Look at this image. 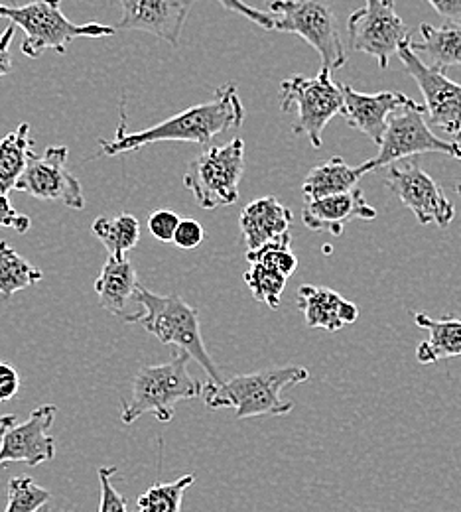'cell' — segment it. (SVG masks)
I'll use <instances>...</instances> for the list:
<instances>
[{"instance_id":"1","label":"cell","mask_w":461,"mask_h":512,"mask_svg":"<svg viewBox=\"0 0 461 512\" xmlns=\"http://www.w3.org/2000/svg\"><path fill=\"white\" fill-rule=\"evenodd\" d=\"M245 121V107L241 103L235 83L221 85L211 101L194 105L154 127L138 132H127V113L123 107L121 123L113 140H99L101 154L117 156L158 142H194L207 144L225 130L239 128Z\"/></svg>"},{"instance_id":"2","label":"cell","mask_w":461,"mask_h":512,"mask_svg":"<svg viewBox=\"0 0 461 512\" xmlns=\"http://www.w3.org/2000/svg\"><path fill=\"white\" fill-rule=\"evenodd\" d=\"M132 300L140 304V312L123 316L129 323L142 325L150 335H154L164 345H174L188 353L199 367L207 373L209 383H223L219 369L215 367L211 355L201 337L199 312L178 294H154L144 286H136Z\"/></svg>"},{"instance_id":"3","label":"cell","mask_w":461,"mask_h":512,"mask_svg":"<svg viewBox=\"0 0 461 512\" xmlns=\"http://www.w3.org/2000/svg\"><path fill=\"white\" fill-rule=\"evenodd\" d=\"M310 371L306 367H274L251 375H237L223 383L203 384L201 396L209 410L233 408L239 420L259 416L290 414L294 402L282 400V390L306 383Z\"/></svg>"},{"instance_id":"4","label":"cell","mask_w":461,"mask_h":512,"mask_svg":"<svg viewBox=\"0 0 461 512\" xmlns=\"http://www.w3.org/2000/svg\"><path fill=\"white\" fill-rule=\"evenodd\" d=\"M188 363L190 355L180 351L170 363L140 369L132 381L131 398L123 402V424L129 426L144 414L164 424L172 422L182 400L201 396L203 384L190 375Z\"/></svg>"},{"instance_id":"5","label":"cell","mask_w":461,"mask_h":512,"mask_svg":"<svg viewBox=\"0 0 461 512\" xmlns=\"http://www.w3.org/2000/svg\"><path fill=\"white\" fill-rule=\"evenodd\" d=\"M0 18L24 32L22 54L32 60L48 50L66 54L67 46L77 38H105L117 32L115 26L105 24H73L62 12V0H34L24 6L0 4Z\"/></svg>"},{"instance_id":"6","label":"cell","mask_w":461,"mask_h":512,"mask_svg":"<svg viewBox=\"0 0 461 512\" xmlns=\"http://www.w3.org/2000/svg\"><path fill=\"white\" fill-rule=\"evenodd\" d=\"M272 30L306 40L322 58V67L337 71L347 64L331 0H270Z\"/></svg>"},{"instance_id":"7","label":"cell","mask_w":461,"mask_h":512,"mask_svg":"<svg viewBox=\"0 0 461 512\" xmlns=\"http://www.w3.org/2000/svg\"><path fill=\"white\" fill-rule=\"evenodd\" d=\"M341 87L331 79L328 67H322L316 77L292 75L280 83V109L284 113L296 109L294 134H304L314 148L324 144V128L341 113Z\"/></svg>"},{"instance_id":"8","label":"cell","mask_w":461,"mask_h":512,"mask_svg":"<svg viewBox=\"0 0 461 512\" xmlns=\"http://www.w3.org/2000/svg\"><path fill=\"white\" fill-rule=\"evenodd\" d=\"M245 172V142L233 138L225 146H209L198 154L186 174L184 186L194 193L201 209L233 205Z\"/></svg>"},{"instance_id":"9","label":"cell","mask_w":461,"mask_h":512,"mask_svg":"<svg viewBox=\"0 0 461 512\" xmlns=\"http://www.w3.org/2000/svg\"><path fill=\"white\" fill-rule=\"evenodd\" d=\"M428 152H440L461 160L460 142L436 136L424 119V105L408 99L389 115L387 128L379 144V154L367 162L371 172H375L393 162L416 158Z\"/></svg>"},{"instance_id":"10","label":"cell","mask_w":461,"mask_h":512,"mask_svg":"<svg viewBox=\"0 0 461 512\" xmlns=\"http://www.w3.org/2000/svg\"><path fill=\"white\" fill-rule=\"evenodd\" d=\"M347 32L351 50L373 56L381 69H387L398 48L412 40L395 0H365V6L347 18Z\"/></svg>"},{"instance_id":"11","label":"cell","mask_w":461,"mask_h":512,"mask_svg":"<svg viewBox=\"0 0 461 512\" xmlns=\"http://www.w3.org/2000/svg\"><path fill=\"white\" fill-rule=\"evenodd\" d=\"M385 184L420 225H438L440 229L452 225L456 217L454 203L418 160L389 164Z\"/></svg>"},{"instance_id":"12","label":"cell","mask_w":461,"mask_h":512,"mask_svg":"<svg viewBox=\"0 0 461 512\" xmlns=\"http://www.w3.org/2000/svg\"><path fill=\"white\" fill-rule=\"evenodd\" d=\"M410 42H404L396 54L424 95V115L432 127L442 128L452 142L461 144V83L452 81L444 71L424 64L412 52Z\"/></svg>"},{"instance_id":"13","label":"cell","mask_w":461,"mask_h":512,"mask_svg":"<svg viewBox=\"0 0 461 512\" xmlns=\"http://www.w3.org/2000/svg\"><path fill=\"white\" fill-rule=\"evenodd\" d=\"M67 154L66 146H50L42 156H32L14 190L44 201H62L71 209H83V190L67 168Z\"/></svg>"},{"instance_id":"14","label":"cell","mask_w":461,"mask_h":512,"mask_svg":"<svg viewBox=\"0 0 461 512\" xmlns=\"http://www.w3.org/2000/svg\"><path fill=\"white\" fill-rule=\"evenodd\" d=\"M123 12L115 30L148 32L178 48L184 24L196 0H111Z\"/></svg>"},{"instance_id":"15","label":"cell","mask_w":461,"mask_h":512,"mask_svg":"<svg viewBox=\"0 0 461 512\" xmlns=\"http://www.w3.org/2000/svg\"><path fill=\"white\" fill-rule=\"evenodd\" d=\"M56 418V406H38L24 424H10L0 438V463L22 461L30 467L56 457V440L48 436Z\"/></svg>"},{"instance_id":"16","label":"cell","mask_w":461,"mask_h":512,"mask_svg":"<svg viewBox=\"0 0 461 512\" xmlns=\"http://www.w3.org/2000/svg\"><path fill=\"white\" fill-rule=\"evenodd\" d=\"M339 87L343 95L341 115L345 117L347 125L363 132L377 146L381 144L389 115L410 99L398 91H381V93L369 95V93L355 91L351 85H339Z\"/></svg>"},{"instance_id":"17","label":"cell","mask_w":461,"mask_h":512,"mask_svg":"<svg viewBox=\"0 0 461 512\" xmlns=\"http://www.w3.org/2000/svg\"><path fill=\"white\" fill-rule=\"evenodd\" d=\"M377 215L379 211L367 203L363 192L353 188L349 192L308 201L302 211V221L310 231L339 237L351 219L373 221L377 219Z\"/></svg>"},{"instance_id":"18","label":"cell","mask_w":461,"mask_h":512,"mask_svg":"<svg viewBox=\"0 0 461 512\" xmlns=\"http://www.w3.org/2000/svg\"><path fill=\"white\" fill-rule=\"evenodd\" d=\"M296 304L306 325L337 333L359 320V308L328 286L304 284L296 292Z\"/></svg>"},{"instance_id":"19","label":"cell","mask_w":461,"mask_h":512,"mask_svg":"<svg viewBox=\"0 0 461 512\" xmlns=\"http://www.w3.org/2000/svg\"><path fill=\"white\" fill-rule=\"evenodd\" d=\"M290 225L292 211L272 195L251 201L249 205H245L239 217V227L249 251H255L290 233Z\"/></svg>"},{"instance_id":"20","label":"cell","mask_w":461,"mask_h":512,"mask_svg":"<svg viewBox=\"0 0 461 512\" xmlns=\"http://www.w3.org/2000/svg\"><path fill=\"white\" fill-rule=\"evenodd\" d=\"M412 320L430 333L416 349V359L422 365H434L444 359L461 357V316L448 314L440 320L430 318L422 312H412Z\"/></svg>"},{"instance_id":"21","label":"cell","mask_w":461,"mask_h":512,"mask_svg":"<svg viewBox=\"0 0 461 512\" xmlns=\"http://www.w3.org/2000/svg\"><path fill=\"white\" fill-rule=\"evenodd\" d=\"M420 42H410L416 56H424L434 69L461 65V20H444L442 26L420 24Z\"/></svg>"},{"instance_id":"22","label":"cell","mask_w":461,"mask_h":512,"mask_svg":"<svg viewBox=\"0 0 461 512\" xmlns=\"http://www.w3.org/2000/svg\"><path fill=\"white\" fill-rule=\"evenodd\" d=\"M369 172H371L369 162H363L359 166H349L341 156H335L330 162L310 170V174L302 184V193L308 201H314L328 195L349 192Z\"/></svg>"},{"instance_id":"23","label":"cell","mask_w":461,"mask_h":512,"mask_svg":"<svg viewBox=\"0 0 461 512\" xmlns=\"http://www.w3.org/2000/svg\"><path fill=\"white\" fill-rule=\"evenodd\" d=\"M136 286L138 278L134 266L127 258L115 256L107 258L101 274L95 280V292L101 306L115 316H125V308L131 302Z\"/></svg>"},{"instance_id":"24","label":"cell","mask_w":461,"mask_h":512,"mask_svg":"<svg viewBox=\"0 0 461 512\" xmlns=\"http://www.w3.org/2000/svg\"><path fill=\"white\" fill-rule=\"evenodd\" d=\"M34 140L30 138V125L22 123L14 132L0 140V192L14 190L20 174L30 162Z\"/></svg>"},{"instance_id":"25","label":"cell","mask_w":461,"mask_h":512,"mask_svg":"<svg viewBox=\"0 0 461 512\" xmlns=\"http://www.w3.org/2000/svg\"><path fill=\"white\" fill-rule=\"evenodd\" d=\"M93 235L103 243L109 256L125 258L140 241V223L131 213H121L117 217H97Z\"/></svg>"},{"instance_id":"26","label":"cell","mask_w":461,"mask_h":512,"mask_svg":"<svg viewBox=\"0 0 461 512\" xmlns=\"http://www.w3.org/2000/svg\"><path fill=\"white\" fill-rule=\"evenodd\" d=\"M44 272L18 255L6 241H0V298L8 300L12 294L38 284Z\"/></svg>"},{"instance_id":"27","label":"cell","mask_w":461,"mask_h":512,"mask_svg":"<svg viewBox=\"0 0 461 512\" xmlns=\"http://www.w3.org/2000/svg\"><path fill=\"white\" fill-rule=\"evenodd\" d=\"M198 481L196 475H184L170 483H156L146 489L132 512H180L186 491Z\"/></svg>"},{"instance_id":"28","label":"cell","mask_w":461,"mask_h":512,"mask_svg":"<svg viewBox=\"0 0 461 512\" xmlns=\"http://www.w3.org/2000/svg\"><path fill=\"white\" fill-rule=\"evenodd\" d=\"M243 278L257 302H263L272 310H276L280 306V296L286 288L288 276H284L282 272H278L270 266L253 262Z\"/></svg>"},{"instance_id":"29","label":"cell","mask_w":461,"mask_h":512,"mask_svg":"<svg viewBox=\"0 0 461 512\" xmlns=\"http://www.w3.org/2000/svg\"><path fill=\"white\" fill-rule=\"evenodd\" d=\"M52 501L48 489L32 477H14L8 481V503L4 512H38Z\"/></svg>"},{"instance_id":"30","label":"cell","mask_w":461,"mask_h":512,"mask_svg":"<svg viewBox=\"0 0 461 512\" xmlns=\"http://www.w3.org/2000/svg\"><path fill=\"white\" fill-rule=\"evenodd\" d=\"M290 243H292V235L286 233L276 241H270L263 247L255 249V251H249L247 260L251 264L259 262L264 266H270V268H274V270H278V272H282L284 276L290 278L298 268V256L292 253Z\"/></svg>"},{"instance_id":"31","label":"cell","mask_w":461,"mask_h":512,"mask_svg":"<svg viewBox=\"0 0 461 512\" xmlns=\"http://www.w3.org/2000/svg\"><path fill=\"white\" fill-rule=\"evenodd\" d=\"M115 473H117V467H101L99 469V485H101L99 512H129L127 499L113 487Z\"/></svg>"},{"instance_id":"32","label":"cell","mask_w":461,"mask_h":512,"mask_svg":"<svg viewBox=\"0 0 461 512\" xmlns=\"http://www.w3.org/2000/svg\"><path fill=\"white\" fill-rule=\"evenodd\" d=\"M180 215L170 211V209H160V211H154L148 219V229L152 233L154 239L162 241V243H172L174 239V233H176V227L180 223Z\"/></svg>"},{"instance_id":"33","label":"cell","mask_w":461,"mask_h":512,"mask_svg":"<svg viewBox=\"0 0 461 512\" xmlns=\"http://www.w3.org/2000/svg\"><path fill=\"white\" fill-rule=\"evenodd\" d=\"M203 239H205V231L196 219H180L172 243L184 251H192V249H198Z\"/></svg>"},{"instance_id":"34","label":"cell","mask_w":461,"mask_h":512,"mask_svg":"<svg viewBox=\"0 0 461 512\" xmlns=\"http://www.w3.org/2000/svg\"><path fill=\"white\" fill-rule=\"evenodd\" d=\"M0 227L14 229L20 235H24L32 227L30 217L18 213L8 199V193L4 192H0Z\"/></svg>"},{"instance_id":"35","label":"cell","mask_w":461,"mask_h":512,"mask_svg":"<svg viewBox=\"0 0 461 512\" xmlns=\"http://www.w3.org/2000/svg\"><path fill=\"white\" fill-rule=\"evenodd\" d=\"M223 8H227V10H231V12H235V14H239V16H245L247 20H251V22H255L257 26H261L263 30H268V32H272V18L263 12V10H257V8H253V6H249V4H245L243 0H217Z\"/></svg>"},{"instance_id":"36","label":"cell","mask_w":461,"mask_h":512,"mask_svg":"<svg viewBox=\"0 0 461 512\" xmlns=\"http://www.w3.org/2000/svg\"><path fill=\"white\" fill-rule=\"evenodd\" d=\"M20 377L16 369L4 361H0V402H8L18 394Z\"/></svg>"},{"instance_id":"37","label":"cell","mask_w":461,"mask_h":512,"mask_svg":"<svg viewBox=\"0 0 461 512\" xmlns=\"http://www.w3.org/2000/svg\"><path fill=\"white\" fill-rule=\"evenodd\" d=\"M16 34V26L10 24L2 34H0V79L12 71V58H10V42Z\"/></svg>"},{"instance_id":"38","label":"cell","mask_w":461,"mask_h":512,"mask_svg":"<svg viewBox=\"0 0 461 512\" xmlns=\"http://www.w3.org/2000/svg\"><path fill=\"white\" fill-rule=\"evenodd\" d=\"M444 20H461V0H426Z\"/></svg>"},{"instance_id":"39","label":"cell","mask_w":461,"mask_h":512,"mask_svg":"<svg viewBox=\"0 0 461 512\" xmlns=\"http://www.w3.org/2000/svg\"><path fill=\"white\" fill-rule=\"evenodd\" d=\"M14 422H16V416H12V414H6V416L0 418V438H2V434L6 432V428H8L10 424H14Z\"/></svg>"},{"instance_id":"40","label":"cell","mask_w":461,"mask_h":512,"mask_svg":"<svg viewBox=\"0 0 461 512\" xmlns=\"http://www.w3.org/2000/svg\"><path fill=\"white\" fill-rule=\"evenodd\" d=\"M38 512H50V507H48V505H46V507H42V509H40V511Z\"/></svg>"},{"instance_id":"41","label":"cell","mask_w":461,"mask_h":512,"mask_svg":"<svg viewBox=\"0 0 461 512\" xmlns=\"http://www.w3.org/2000/svg\"><path fill=\"white\" fill-rule=\"evenodd\" d=\"M456 192H458V195H461V184H458V186H456Z\"/></svg>"}]
</instances>
